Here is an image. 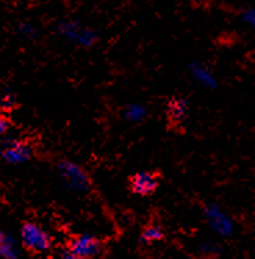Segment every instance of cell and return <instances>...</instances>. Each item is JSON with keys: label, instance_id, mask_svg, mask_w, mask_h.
Masks as SVG:
<instances>
[{"label": "cell", "instance_id": "cell-1", "mask_svg": "<svg viewBox=\"0 0 255 259\" xmlns=\"http://www.w3.org/2000/svg\"><path fill=\"white\" fill-rule=\"evenodd\" d=\"M22 245L35 254H42L52 247L49 233L35 222H25L21 226Z\"/></svg>", "mask_w": 255, "mask_h": 259}, {"label": "cell", "instance_id": "cell-2", "mask_svg": "<svg viewBox=\"0 0 255 259\" xmlns=\"http://www.w3.org/2000/svg\"><path fill=\"white\" fill-rule=\"evenodd\" d=\"M57 168L61 178L72 190L86 191L91 189V178L82 166L69 161H59Z\"/></svg>", "mask_w": 255, "mask_h": 259}, {"label": "cell", "instance_id": "cell-3", "mask_svg": "<svg viewBox=\"0 0 255 259\" xmlns=\"http://www.w3.org/2000/svg\"><path fill=\"white\" fill-rule=\"evenodd\" d=\"M68 252L82 259L95 258L101 252L100 240L91 234L74 236L68 240Z\"/></svg>", "mask_w": 255, "mask_h": 259}, {"label": "cell", "instance_id": "cell-4", "mask_svg": "<svg viewBox=\"0 0 255 259\" xmlns=\"http://www.w3.org/2000/svg\"><path fill=\"white\" fill-rule=\"evenodd\" d=\"M33 147L28 142L22 140H11L3 144L0 148V154L9 164H22L33 157Z\"/></svg>", "mask_w": 255, "mask_h": 259}, {"label": "cell", "instance_id": "cell-5", "mask_svg": "<svg viewBox=\"0 0 255 259\" xmlns=\"http://www.w3.org/2000/svg\"><path fill=\"white\" fill-rule=\"evenodd\" d=\"M159 178L154 172H138L129 180V187L135 194L151 196L158 189Z\"/></svg>", "mask_w": 255, "mask_h": 259}, {"label": "cell", "instance_id": "cell-6", "mask_svg": "<svg viewBox=\"0 0 255 259\" xmlns=\"http://www.w3.org/2000/svg\"><path fill=\"white\" fill-rule=\"evenodd\" d=\"M207 219L214 232H217L219 236H230L233 233L234 223L232 218L226 212L221 209L219 206L211 205L207 208Z\"/></svg>", "mask_w": 255, "mask_h": 259}, {"label": "cell", "instance_id": "cell-7", "mask_svg": "<svg viewBox=\"0 0 255 259\" xmlns=\"http://www.w3.org/2000/svg\"><path fill=\"white\" fill-rule=\"evenodd\" d=\"M0 256L3 259H18L14 238L5 232H0Z\"/></svg>", "mask_w": 255, "mask_h": 259}, {"label": "cell", "instance_id": "cell-8", "mask_svg": "<svg viewBox=\"0 0 255 259\" xmlns=\"http://www.w3.org/2000/svg\"><path fill=\"white\" fill-rule=\"evenodd\" d=\"M164 238V230L158 223L150 222L142 230V240L146 243H157Z\"/></svg>", "mask_w": 255, "mask_h": 259}, {"label": "cell", "instance_id": "cell-9", "mask_svg": "<svg viewBox=\"0 0 255 259\" xmlns=\"http://www.w3.org/2000/svg\"><path fill=\"white\" fill-rule=\"evenodd\" d=\"M194 74H196L197 79L201 82L204 86H215L217 85V80L214 78V75L208 71L205 67H200V65H196L194 67Z\"/></svg>", "mask_w": 255, "mask_h": 259}, {"label": "cell", "instance_id": "cell-10", "mask_svg": "<svg viewBox=\"0 0 255 259\" xmlns=\"http://www.w3.org/2000/svg\"><path fill=\"white\" fill-rule=\"evenodd\" d=\"M126 115L129 119H133V121H139V119H142V118L144 116L143 107H140V106L131 107V108L128 110Z\"/></svg>", "mask_w": 255, "mask_h": 259}, {"label": "cell", "instance_id": "cell-11", "mask_svg": "<svg viewBox=\"0 0 255 259\" xmlns=\"http://www.w3.org/2000/svg\"><path fill=\"white\" fill-rule=\"evenodd\" d=\"M243 21L247 22L250 27L255 28V9H248V10L243 11Z\"/></svg>", "mask_w": 255, "mask_h": 259}, {"label": "cell", "instance_id": "cell-12", "mask_svg": "<svg viewBox=\"0 0 255 259\" xmlns=\"http://www.w3.org/2000/svg\"><path fill=\"white\" fill-rule=\"evenodd\" d=\"M9 127H10V121H9V118L3 114H0V136H3L7 131H9Z\"/></svg>", "mask_w": 255, "mask_h": 259}, {"label": "cell", "instance_id": "cell-13", "mask_svg": "<svg viewBox=\"0 0 255 259\" xmlns=\"http://www.w3.org/2000/svg\"><path fill=\"white\" fill-rule=\"evenodd\" d=\"M61 259H82V258H78V256H75V255L67 252V254L63 255V258H61Z\"/></svg>", "mask_w": 255, "mask_h": 259}]
</instances>
